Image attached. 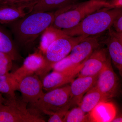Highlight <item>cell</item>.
Wrapping results in <instances>:
<instances>
[{"label": "cell", "mask_w": 122, "mask_h": 122, "mask_svg": "<svg viewBox=\"0 0 122 122\" xmlns=\"http://www.w3.org/2000/svg\"><path fill=\"white\" fill-rule=\"evenodd\" d=\"M55 11L30 13L9 24L16 42L20 46H28L51 25Z\"/></svg>", "instance_id": "1"}, {"label": "cell", "mask_w": 122, "mask_h": 122, "mask_svg": "<svg viewBox=\"0 0 122 122\" xmlns=\"http://www.w3.org/2000/svg\"><path fill=\"white\" fill-rule=\"evenodd\" d=\"M108 0H89L76 4H71L55 11L51 26L59 30L76 26L87 16L105 8H113Z\"/></svg>", "instance_id": "2"}, {"label": "cell", "mask_w": 122, "mask_h": 122, "mask_svg": "<svg viewBox=\"0 0 122 122\" xmlns=\"http://www.w3.org/2000/svg\"><path fill=\"white\" fill-rule=\"evenodd\" d=\"M122 12V8L102 9L87 16L73 28L61 30L65 35L73 36L98 35L111 28L114 20Z\"/></svg>", "instance_id": "3"}, {"label": "cell", "mask_w": 122, "mask_h": 122, "mask_svg": "<svg viewBox=\"0 0 122 122\" xmlns=\"http://www.w3.org/2000/svg\"><path fill=\"white\" fill-rule=\"evenodd\" d=\"M31 106L35 112L51 116L61 111L69 110L71 107L70 86L66 85L44 93Z\"/></svg>", "instance_id": "4"}, {"label": "cell", "mask_w": 122, "mask_h": 122, "mask_svg": "<svg viewBox=\"0 0 122 122\" xmlns=\"http://www.w3.org/2000/svg\"><path fill=\"white\" fill-rule=\"evenodd\" d=\"M87 37L64 35L56 39L48 46L45 53V65L38 76L42 78L52 69L55 63L68 56L72 48Z\"/></svg>", "instance_id": "5"}, {"label": "cell", "mask_w": 122, "mask_h": 122, "mask_svg": "<svg viewBox=\"0 0 122 122\" xmlns=\"http://www.w3.org/2000/svg\"><path fill=\"white\" fill-rule=\"evenodd\" d=\"M23 102L17 101L16 96L10 97L8 100L0 105V122H46L39 113L27 109V103Z\"/></svg>", "instance_id": "6"}, {"label": "cell", "mask_w": 122, "mask_h": 122, "mask_svg": "<svg viewBox=\"0 0 122 122\" xmlns=\"http://www.w3.org/2000/svg\"><path fill=\"white\" fill-rule=\"evenodd\" d=\"M42 82L37 75L26 76L18 82V89L21 93L23 101L33 105L44 94Z\"/></svg>", "instance_id": "7"}, {"label": "cell", "mask_w": 122, "mask_h": 122, "mask_svg": "<svg viewBox=\"0 0 122 122\" xmlns=\"http://www.w3.org/2000/svg\"><path fill=\"white\" fill-rule=\"evenodd\" d=\"M95 86L107 100L116 95L118 78L112 68L111 60L99 75Z\"/></svg>", "instance_id": "8"}, {"label": "cell", "mask_w": 122, "mask_h": 122, "mask_svg": "<svg viewBox=\"0 0 122 122\" xmlns=\"http://www.w3.org/2000/svg\"><path fill=\"white\" fill-rule=\"evenodd\" d=\"M110 60L106 49L98 48L94 51L85 62L78 77L98 75Z\"/></svg>", "instance_id": "9"}, {"label": "cell", "mask_w": 122, "mask_h": 122, "mask_svg": "<svg viewBox=\"0 0 122 122\" xmlns=\"http://www.w3.org/2000/svg\"><path fill=\"white\" fill-rule=\"evenodd\" d=\"M98 35L86 38L72 48L69 55L73 64L79 66L85 62L93 52L100 46Z\"/></svg>", "instance_id": "10"}, {"label": "cell", "mask_w": 122, "mask_h": 122, "mask_svg": "<svg viewBox=\"0 0 122 122\" xmlns=\"http://www.w3.org/2000/svg\"><path fill=\"white\" fill-rule=\"evenodd\" d=\"M38 0L20 4L0 5V23L9 24L32 12Z\"/></svg>", "instance_id": "11"}, {"label": "cell", "mask_w": 122, "mask_h": 122, "mask_svg": "<svg viewBox=\"0 0 122 122\" xmlns=\"http://www.w3.org/2000/svg\"><path fill=\"white\" fill-rule=\"evenodd\" d=\"M84 63L85 62L76 68L68 71L62 72L53 71L50 73L46 75L43 78L42 81L43 89L49 91L71 83L78 75Z\"/></svg>", "instance_id": "12"}, {"label": "cell", "mask_w": 122, "mask_h": 122, "mask_svg": "<svg viewBox=\"0 0 122 122\" xmlns=\"http://www.w3.org/2000/svg\"><path fill=\"white\" fill-rule=\"evenodd\" d=\"M41 52L30 54L25 58L22 65L13 73L19 82L23 78L36 74L38 76L45 65V57Z\"/></svg>", "instance_id": "13"}, {"label": "cell", "mask_w": 122, "mask_h": 122, "mask_svg": "<svg viewBox=\"0 0 122 122\" xmlns=\"http://www.w3.org/2000/svg\"><path fill=\"white\" fill-rule=\"evenodd\" d=\"M98 75L78 77L72 81L70 86L71 107L78 105L84 95L95 86Z\"/></svg>", "instance_id": "14"}, {"label": "cell", "mask_w": 122, "mask_h": 122, "mask_svg": "<svg viewBox=\"0 0 122 122\" xmlns=\"http://www.w3.org/2000/svg\"><path fill=\"white\" fill-rule=\"evenodd\" d=\"M108 30L109 36L107 44L109 56L122 76V33L117 32L111 28Z\"/></svg>", "instance_id": "15"}, {"label": "cell", "mask_w": 122, "mask_h": 122, "mask_svg": "<svg viewBox=\"0 0 122 122\" xmlns=\"http://www.w3.org/2000/svg\"><path fill=\"white\" fill-rule=\"evenodd\" d=\"M114 104L107 101L99 103L89 113L90 122H111L116 115Z\"/></svg>", "instance_id": "16"}, {"label": "cell", "mask_w": 122, "mask_h": 122, "mask_svg": "<svg viewBox=\"0 0 122 122\" xmlns=\"http://www.w3.org/2000/svg\"><path fill=\"white\" fill-rule=\"evenodd\" d=\"M86 94L78 105L86 114L89 113L100 103L108 101L95 86Z\"/></svg>", "instance_id": "17"}, {"label": "cell", "mask_w": 122, "mask_h": 122, "mask_svg": "<svg viewBox=\"0 0 122 122\" xmlns=\"http://www.w3.org/2000/svg\"><path fill=\"white\" fill-rule=\"evenodd\" d=\"M73 0H38L32 12L56 11L72 3Z\"/></svg>", "instance_id": "18"}, {"label": "cell", "mask_w": 122, "mask_h": 122, "mask_svg": "<svg viewBox=\"0 0 122 122\" xmlns=\"http://www.w3.org/2000/svg\"><path fill=\"white\" fill-rule=\"evenodd\" d=\"M18 82L13 73L0 75V92L10 97H15V92L18 90Z\"/></svg>", "instance_id": "19"}, {"label": "cell", "mask_w": 122, "mask_h": 122, "mask_svg": "<svg viewBox=\"0 0 122 122\" xmlns=\"http://www.w3.org/2000/svg\"><path fill=\"white\" fill-rule=\"evenodd\" d=\"M63 35L64 34L61 30L55 28L51 26L48 27L41 34L39 47L41 52L45 54L50 45L57 38Z\"/></svg>", "instance_id": "20"}, {"label": "cell", "mask_w": 122, "mask_h": 122, "mask_svg": "<svg viewBox=\"0 0 122 122\" xmlns=\"http://www.w3.org/2000/svg\"><path fill=\"white\" fill-rule=\"evenodd\" d=\"M0 52L9 55L13 61L20 59V56L11 39L0 30Z\"/></svg>", "instance_id": "21"}, {"label": "cell", "mask_w": 122, "mask_h": 122, "mask_svg": "<svg viewBox=\"0 0 122 122\" xmlns=\"http://www.w3.org/2000/svg\"><path fill=\"white\" fill-rule=\"evenodd\" d=\"M90 122L89 114L84 113L80 107H76L66 112L63 122Z\"/></svg>", "instance_id": "22"}, {"label": "cell", "mask_w": 122, "mask_h": 122, "mask_svg": "<svg viewBox=\"0 0 122 122\" xmlns=\"http://www.w3.org/2000/svg\"><path fill=\"white\" fill-rule=\"evenodd\" d=\"M78 66L73 64L68 55L65 58L55 63L53 66L52 69L53 71L55 72H65L74 69Z\"/></svg>", "instance_id": "23"}, {"label": "cell", "mask_w": 122, "mask_h": 122, "mask_svg": "<svg viewBox=\"0 0 122 122\" xmlns=\"http://www.w3.org/2000/svg\"><path fill=\"white\" fill-rule=\"evenodd\" d=\"M13 61L9 55L0 52V75L9 73L12 66Z\"/></svg>", "instance_id": "24"}, {"label": "cell", "mask_w": 122, "mask_h": 122, "mask_svg": "<svg viewBox=\"0 0 122 122\" xmlns=\"http://www.w3.org/2000/svg\"><path fill=\"white\" fill-rule=\"evenodd\" d=\"M69 110L58 112L51 115L48 119L49 122H63L66 112Z\"/></svg>", "instance_id": "25"}, {"label": "cell", "mask_w": 122, "mask_h": 122, "mask_svg": "<svg viewBox=\"0 0 122 122\" xmlns=\"http://www.w3.org/2000/svg\"><path fill=\"white\" fill-rule=\"evenodd\" d=\"M119 33H122V12L119 14L114 20L112 27Z\"/></svg>", "instance_id": "26"}, {"label": "cell", "mask_w": 122, "mask_h": 122, "mask_svg": "<svg viewBox=\"0 0 122 122\" xmlns=\"http://www.w3.org/2000/svg\"><path fill=\"white\" fill-rule=\"evenodd\" d=\"M36 0H0V5L20 4L33 2Z\"/></svg>", "instance_id": "27"}, {"label": "cell", "mask_w": 122, "mask_h": 122, "mask_svg": "<svg viewBox=\"0 0 122 122\" xmlns=\"http://www.w3.org/2000/svg\"><path fill=\"white\" fill-rule=\"evenodd\" d=\"M108 1L113 8H122V0H108Z\"/></svg>", "instance_id": "28"}, {"label": "cell", "mask_w": 122, "mask_h": 122, "mask_svg": "<svg viewBox=\"0 0 122 122\" xmlns=\"http://www.w3.org/2000/svg\"><path fill=\"white\" fill-rule=\"evenodd\" d=\"M111 122H122V118L121 116L116 117L114 118L112 120Z\"/></svg>", "instance_id": "29"}, {"label": "cell", "mask_w": 122, "mask_h": 122, "mask_svg": "<svg viewBox=\"0 0 122 122\" xmlns=\"http://www.w3.org/2000/svg\"><path fill=\"white\" fill-rule=\"evenodd\" d=\"M6 101V100L3 97L2 95L0 94V105L4 103Z\"/></svg>", "instance_id": "30"}]
</instances>
